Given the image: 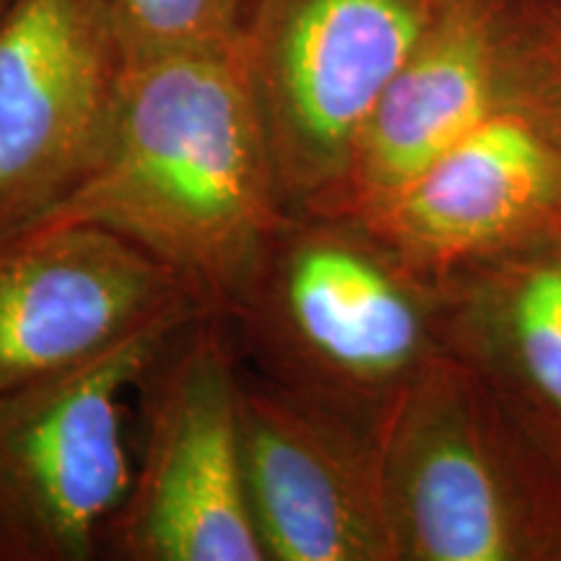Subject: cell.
<instances>
[{"instance_id":"obj_11","label":"cell","mask_w":561,"mask_h":561,"mask_svg":"<svg viewBox=\"0 0 561 561\" xmlns=\"http://www.w3.org/2000/svg\"><path fill=\"white\" fill-rule=\"evenodd\" d=\"M553 185L557 161L541 130L502 107L390 203L354 221L426 276L507 240L543 208Z\"/></svg>"},{"instance_id":"obj_10","label":"cell","mask_w":561,"mask_h":561,"mask_svg":"<svg viewBox=\"0 0 561 561\" xmlns=\"http://www.w3.org/2000/svg\"><path fill=\"white\" fill-rule=\"evenodd\" d=\"M504 107L496 0H439L416 47L364 123L346 178L322 216L364 219Z\"/></svg>"},{"instance_id":"obj_3","label":"cell","mask_w":561,"mask_h":561,"mask_svg":"<svg viewBox=\"0 0 561 561\" xmlns=\"http://www.w3.org/2000/svg\"><path fill=\"white\" fill-rule=\"evenodd\" d=\"M439 0H255L240 37L291 216H322L364 123Z\"/></svg>"},{"instance_id":"obj_2","label":"cell","mask_w":561,"mask_h":561,"mask_svg":"<svg viewBox=\"0 0 561 561\" xmlns=\"http://www.w3.org/2000/svg\"><path fill=\"white\" fill-rule=\"evenodd\" d=\"M419 280L364 224L289 216L224 318L263 380L377 426L437 356Z\"/></svg>"},{"instance_id":"obj_7","label":"cell","mask_w":561,"mask_h":561,"mask_svg":"<svg viewBox=\"0 0 561 561\" xmlns=\"http://www.w3.org/2000/svg\"><path fill=\"white\" fill-rule=\"evenodd\" d=\"M377 466L396 559L523 557L512 481L479 380L434 356L377 421Z\"/></svg>"},{"instance_id":"obj_13","label":"cell","mask_w":561,"mask_h":561,"mask_svg":"<svg viewBox=\"0 0 561 561\" xmlns=\"http://www.w3.org/2000/svg\"><path fill=\"white\" fill-rule=\"evenodd\" d=\"M510 325L525 371L561 411V263L543 265L523 280L510 305Z\"/></svg>"},{"instance_id":"obj_4","label":"cell","mask_w":561,"mask_h":561,"mask_svg":"<svg viewBox=\"0 0 561 561\" xmlns=\"http://www.w3.org/2000/svg\"><path fill=\"white\" fill-rule=\"evenodd\" d=\"M206 312L140 380L146 437L104 551L128 561H268L250 512L240 354Z\"/></svg>"},{"instance_id":"obj_6","label":"cell","mask_w":561,"mask_h":561,"mask_svg":"<svg viewBox=\"0 0 561 561\" xmlns=\"http://www.w3.org/2000/svg\"><path fill=\"white\" fill-rule=\"evenodd\" d=\"M125 66L110 0H9L0 11V244L94 170Z\"/></svg>"},{"instance_id":"obj_14","label":"cell","mask_w":561,"mask_h":561,"mask_svg":"<svg viewBox=\"0 0 561 561\" xmlns=\"http://www.w3.org/2000/svg\"><path fill=\"white\" fill-rule=\"evenodd\" d=\"M5 5H9V0H0V11H3Z\"/></svg>"},{"instance_id":"obj_9","label":"cell","mask_w":561,"mask_h":561,"mask_svg":"<svg viewBox=\"0 0 561 561\" xmlns=\"http://www.w3.org/2000/svg\"><path fill=\"white\" fill-rule=\"evenodd\" d=\"M242 450L265 559H396L377 426L257 377L242 388Z\"/></svg>"},{"instance_id":"obj_1","label":"cell","mask_w":561,"mask_h":561,"mask_svg":"<svg viewBox=\"0 0 561 561\" xmlns=\"http://www.w3.org/2000/svg\"><path fill=\"white\" fill-rule=\"evenodd\" d=\"M289 216L237 42L128 62L100 161L34 227L121 234L229 314Z\"/></svg>"},{"instance_id":"obj_12","label":"cell","mask_w":561,"mask_h":561,"mask_svg":"<svg viewBox=\"0 0 561 561\" xmlns=\"http://www.w3.org/2000/svg\"><path fill=\"white\" fill-rule=\"evenodd\" d=\"M255 0H110L125 62L237 45Z\"/></svg>"},{"instance_id":"obj_5","label":"cell","mask_w":561,"mask_h":561,"mask_svg":"<svg viewBox=\"0 0 561 561\" xmlns=\"http://www.w3.org/2000/svg\"><path fill=\"white\" fill-rule=\"evenodd\" d=\"M164 318L91 362L0 392V561H87L128 496L125 396L182 328Z\"/></svg>"},{"instance_id":"obj_8","label":"cell","mask_w":561,"mask_h":561,"mask_svg":"<svg viewBox=\"0 0 561 561\" xmlns=\"http://www.w3.org/2000/svg\"><path fill=\"white\" fill-rule=\"evenodd\" d=\"M210 312L187 280L91 224H53L0 244V392L60 375L153 322Z\"/></svg>"}]
</instances>
